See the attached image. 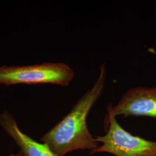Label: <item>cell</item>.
Returning a JSON list of instances; mask_svg holds the SVG:
<instances>
[{"label": "cell", "mask_w": 156, "mask_h": 156, "mask_svg": "<svg viewBox=\"0 0 156 156\" xmlns=\"http://www.w3.org/2000/svg\"><path fill=\"white\" fill-rule=\"evenodd\" d=\"M104 65L93 86L75 103L71 111L40 139L49 146L57 156H64L78 150L93 151L98 147V142L90 133L87 117L95 103L102 94L106 79Z\"/></svg>", "instance_id": "1"}, {"label": "cell", "mask_w": 156, "mask_h": 156, "mask_svg": "<svg viewBox=\"0 0 156 156\" xmlns=\"http://www.w3.org/2000/svg\"><path fill=\"white\" fill-rule=\"evenodd\" d=\"M75 78L73 69L64 62H45L26 66L0 67V84L50 83L68 86Z\"/></svg>", "instance_id": "2"}, {"label": "cell", "mask_w": 156, "mask_h": 156, "mask_svg": "<svg viewBox=\"0 0 156 156\" xmlns=\"http://www.w3.org/2000/svg\"><path fill=\"white\" fill-rule=\"evenodd\" d=\"M105 135L96 136L102 145L90 151V154L108 153L116 156H156V142L133 135L117 122L116 117H106Z\"/></svg>", "instance_id": "3"}, {"label": "cell", "mask_w": 156, "mask_h": 156, "mask_svg": "<svg viewBox=\"0 0 156 156\" xmlns=\"http://www.w3.org/2000/svg\"><path fill=\"white\" fill-rule=\"evenodd\" d=\"M106 117L122 115L156 119V87H136L126 91L117 105L108 108Z\"/></svg>", "instance_id": "4"}, {"label": "cell", "mask_w": 156, "mask_h": 156, "mask_svg": "<svg viewBox=\"0 0 156 156\" xmlns=\"http://www.w3.org/2000/svg\"><path fill=\"white\" fill-rule=\"evenodd\" d=\"M0 127L14 140L23 156H57L47 144L23 133L13 115L7 110L0 113Z\"/></svg>", "instance_id": "5"}, {"label": "cell", "mask_w": 156, "mask_h": 156, "mask_svg": "<svg viewBox=\"0 0 156 156\" xmlns=\"http://www.w3.org/2000/svg\"><path fill=\"white\" fill-rule=\"evenodd\" d=\"M9 156H23V155L20 151H19L17 154H10Z\"/></svg>", "instance_id": "6"}]
</instances>
